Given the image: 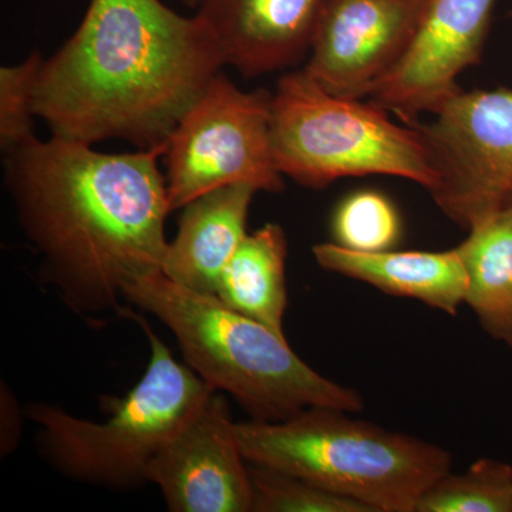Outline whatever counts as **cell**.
Listing matches in <instances>:
<instances>
[{
	"instance_id": "cell-20",
	"label": "cell",
	"mask_w": 512,
	"mask_h": 512,
	"mask_svg": "<svg viewBox=\"0 0 512 512\" xmlns=\"http://www.w3.org/2000/svg\"><path fill=\"white\" fill-rule=\"evenodd\" d=\"M42 53H30L25 62L0 69V150L3 154L35 140L36 87Z\"/></svg>"
},
{
	"instance_id": "cell-9",
	"label": "cell",
	"mask_w": 512,
	"mask_h": 512,
	"mask_svg": "<svg viewBox=\"0 0 512 512\" xmlns=\"http://www.w3.org/2000/svg\"><path fill=\"white\" fill-rule=\"evenodd\" d=\"M497 0H423L406 55L370 94L413 126L461 90L457 77L481 60Z\"/></svg>"
},
{
	"instance_id": "cell-11",
	"label": "cell",
	"mask_w": 512,
	"mask_h": 512,
	"mask_svg": "<svg viewBox=\"0 0 512 512\" xmlns=\"http://www.w3.org/2000/svg\"><path fill=\"white\" fill-rule=\"evenodd\" d=\"M148 477L171 512L252 511L248 461L221 392H212L175 430Z\"/></svg>"
},
{
	"instance_id": "cell-8",
	"label": "cell",
	"mask_w": 512,
	"mask_h": 512,
	"mask_svg": "<svg viewBox=\"0 0 512 512\" xmlns=\"http://www.w3.org/2000/svg\"><path fill=\"white\" fill-rule=\"evenodd\" d=\"M431 116L413 124L436 173L429 192L468 231L512 197V90H458Z\"/></svg>"
},
{
	"instance_id": "cell-2",
	"label": "cell",
	"mask_w": 512,
	"mask_h": 512,
	"mask_svg": "<svg viewBox=\"0 0 512 512\" xmlns=\"http://www.w3.org/2000/svg\"><path fill=\"white\" fill-rule=\"evenodd\" d=\"M225 66L214 33L161 0H92L79 29L43 62L36 116L52 136L165 147Z\"/></svg>"
},
{
	"instance_id": "cell-3",
	"label": "cell",
	"mask_w": 512,
	"mask_h": 512,
	"mask_svg": "<svg viewBox=\"0 0 512 512\" xmlns=\"http://www.w3.org/2000/svg\"><path fill=\"white\" fill-rule=\"evenodd\" d=\"M124 298L170 329L185 365L215 392L231 394L251 420L282 421L309 407L365 409L362 394L306 365L285 335L232 311L215 295L157 274L128 286Z\"/></svg>"
},
{
	"instance_id": "cell-18",
	"label": "cell",
	"mask_w": 512,
	"mask_h": 512,
	"mask_svg": "<svg viewBox=\"0 0 512 512\" xmlns=\"http://www.w3.org/2000/svg\"><path fill=\"white\" fill-rule=\"evenodd\" d=\"M332 232L335 244L350 251H390L402 238V217L382 192L356 191L336 208Z\"/></svg>"
},
{
	"instance_id": "cell-15",
	"label": "cell",
	"mask_w": 512,
	"mask_h": 512,
	"mask_svg": "<svg viewBox=\"0 0 512 512\" xmlns=\"http://www.w3.org/2000/svg\"><path fill=\"white\" fill-rule=\"evenodd\" d=\"M456 249L467 275L464 303L488 336L512 350V205L468 229Z\"/></svg>"
},
{
	"instance_id": "cell-6",
	"label": "cell",
	"mask_w": 512,
	"mask_h": 512,
	"mask_svg": "<svg viewBox=\"0 0 512 512\" xmlns=\"http://www.w3.org/2000/svg\"><path fill=\"white\" fill-rule=\"evenodd\" d=\"M276 168L303 187L365 175L406 178L430 191L436 173L416 127H400L379 104L336 96L305 70L285 74L272 94Z\"/></svg>"
},
{
	"instance_id": "cell-13",
	"label": "cell",
	"mask_w": 512,
	"mask_h": 512,
	"mask_svg": "<svg viewBox=\"0 0 512 512\" xmlns=\"http://www.w3.org/2000/svg\"><path fill=\"white\" fill-rule=\"evenodd\" d=\"M256 192L252 185L232 184L188 202L177 237L168 242L161 274L191 291L215 295L222 272L248 235Z\"/></svg>"
},
{
	"instance_id": "cell-12",
	"label": "cell",
	"mask_w": 512,
	"mask_h": 512,
	"mask_svg": "<svg viewBox=\"0 0 512 512\" xmlns=\"http://www.w3.org/2000/svg\"><path fill=\"white\" fill-rule=\"evenodd\" d=\"M325 0H201L225 64L244 77L295 66L311 53Z\"/></svg>"
},
{
	"instance_id": "cell-1",
	"label": "cell",
	"mask_w": 512,
	"mask_h": 512,
	"mask_svg": "<svg viewBox=\"0 0 512 512\" xmlns=\"http://www.w3.org/2000/svg\"><path fill=\"white\" fill-rule=\"evenodd\" d=\"M165 147L106 154L52 136L3 154L5 187L40 256V281L87 322L126 318L124 293L161 274L168 242Z\"/></svg>"
},
{
	"instance_id": "cell-7",
	"label": "cell",
	"mask_w": 512,
	"mask_h": 512,
	"mask_svg": "<svg viewBox=\"0 0 512 512\" xmlns=\"http://www.w3.org/2000/svg\"><path fill=\"white\" fill-rule=\"evenodd\" d=\"M272 94L239 90L222 72L165 143L170 212L232 184L284 191L271 146Z\"/></svg>"
},
{
	"instance_id": "cell-14",
	"label": "cell",
	"mask_w": 512,
	"mask_h": 512,
	"mask_svg": "<svg viewBox=\"0 0 512 512\" xmlns=\"http://www.w3.org/2000/svg\"><path fill=\"white\" fill-rule=\"evenodd\" d=\"M320 268L355 279L387 295L416 299L456 315L466 301L467 275L457 249L426 251H350L335 244L312 249Z\"/></svg>"
},
{
	"instance_id": "cell-4",
	"label": "cell",
	"mask_w": 512,
	"mask_h": 512,
	"mask_svg": "<svg viewBox=\"0 0 512 512\" xmlns=\"http://www.w3.org/2000/svg\"><path fill=\"white\" fill-rule=\"evenodd\" d=\"M352 414L309 407L282 421L235 423V431L249 464L303 478L372 512H416L451 471L450 451Z\"/></svg>"
},
{
	"instance_id": "cell-22",
	"label": "cell",
	"mask_w": 512,
	"mask_h": 512,
	"mask_svg": "<svg viewBox=\"0 0 512 512\" xmlns=\"http://www.w3.org/2000/svg\"><path fill=\"white\" fill-rule=\"evenodd\" d=\"M184 5L190 6V8H198L200 6L201 0H181Z\"/></svg>"
},
{
	"instance_id": "cell-17",
	"label": "cell",
	"mask_w": 512,
	"mask_h": 512,
	"mask_svg": "<svg viewBox=\"0 0 512 512\" xmlns=\"http://www.w3.org/2000/svg\"><path fill=\"white\" fill-rule=\"evenodd\" d=\"M416 512H512V466L481 458L464 473L448 471L423 494Z\"/></svg>"
},
{
	"instance_id": "cell-5",
	"label": "cell",
	"mask_w": 512,
	"mask_h": 512,
	"mask_svg": "<svg viewBox=\"0 0 512 512\" xmlns=\"http://www.w3.org/2000/svg\"><path fill=\"white\" fill-rule=\"evenodd\" d=\"M146 333L150 362L130 392L111 403L104 423L79 419L46 403L26 406L39 427L40 453L57 473L84 484L131 491L150 483L158 451L212 390L190 366L178 363L146 319L127 313Z\"/></svg>"
},
{
	"instance_id": "cell-10",
	"label": "cell",
	"mask_w": 512,
	"mask_h": 512,
	"mask_svg": "<svg viewBox=\"0 0 512 512\" xmlns=\"http://www.w3.org/2000/svg\"><path fill=\"white\" fill-rule=\"evenodd\" d=\"M423 0H325L305 72L328 92L370 97L412 43Z\"/></svg>"
},
{
	"instance_id": "cell-21",
	"label": "cell",
	"mask_w": 512,
	"mask_h": 512,
	"mask_svg": "<svg viewBox=\"0 0 512 512\" xmlns=\"http://www.w3.org/2000/svg\"><path fill=\"white\" fill-rule=\"evenodd\" d=\"M18 397L2 382L0 387V456L8 457L18 450L22 439V419Z\"/></svg>"
},
{
	"instance_id": "cell-16",
	"label": "cell",
	"mask_w": 512,
	"mask_h": 512,
	"mask_svg": "<svg viewBox=\"0 0 512 512\" xmlns=\"http://www.w3.org/2000/svg\"><path fill=\"white\" fill-rule=\"evenodd\" d=\"M288 241L278 224L248 234L222 272L217 296L232 311L284 333Z\"/></svg>"
},
{
	"instance_id": "cell-19",
	"label": "cell",
	"mask_w": 512,
	"mask_h": 512,
	"mask_svg": "<svg viewBox=\"0 0 512 512\" xmlns=\"http://www.w3.org/2000/svg\"><path fill=\"white\" fill-rule=\"evenodd\" d=\"M252 511L255 512H372L352 498L332 493L303 478L249 464Z\"/></svg>"
},
{
	"instance_id": "cell-23",
	"label": "cell",
	"mask_w": 512,
	"mask_h": 512,
	"mask_svg": "<svg viewBox=\"0 0 512 512\" xmlns=\"http://www.w3.org/2000/svg\"><path fill=\"white\" fill-rule=\"evenodd\" d=\"M507 205H512V197L510 198V201H508Z\"/></svg>"
}]
</instances>
